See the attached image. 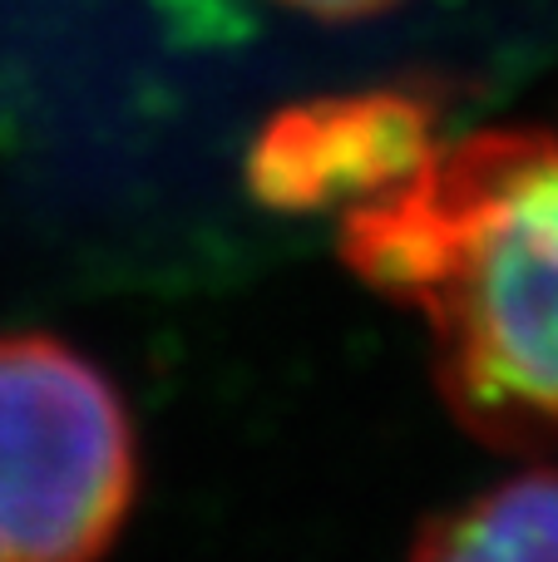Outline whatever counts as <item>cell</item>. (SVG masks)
<instances>
[{
  "label": "cell",
  "mask_w": 558,
  "mask_h": 562,
  "mask_svg": "<svg viewBox=\"0 0 558 562\" xmlns=\"http://www.w3.org/2000/svg\"><path fill=\"white\" fill-rule=\"evenodd\" d=\"M277 5H292L312 20H366V15L391 10L395 0H277Z\"/></svg>",
  "instance_id": "5b68a950"
},
{
  "label": "cell",
  "mask_w": 558,
  "mask_h": 562,
  "mask_svg": "<svg viewBox=\"0 0 558 562\" xmlns=\"http://www.w3.org/2000/svg\"><path fill=\"white\" fill-rule=\"evenodd\" d=\"M342 262L425 321L435 385L475 439L558 445V119L440 138L342 213Z\"/></svg>",
  "instance_id": "6da1fadb"
},
{
  "label": "cell",
  "mask_w": 558,
  "mask_h": 562,
  "mask_svg": "<svg viewBox=\"0 0 558 562\" xmlns=\"http://www.w3.org/2000/svg\"><path fill=\"white\" fill-rule=\"evenodd\" d=\"M138 479V429L104 366L49 330H0V562H99Z\"/></svg>",
  "instance_id": "7a4b0ae2"
},
{
  "label": "cell",
  "mask_w": 558,
  "mask_h": 562,
  "mask_svg": "<svg viewBox=\"0 0 558 562\" xmlns=\"http://www.w3.org/2000/svg\"><path fill=\"white\" fill-rule=\"evenodd\" d=\"M435 144L440 99L415 85L306 99L263 124L247 188L277 213H351L405 183Z\"/></svg>",
  "instance_id": "3957f363"
},
{
  "label": "cell",
  "mask_w": 558,
  "mask_h": 562,
  "mask_svg": "<svg viewBox=\"0 0 558 562\" xmlns=\"http://www.w3.org/2000/svg\"><path fill=\"white\" fill-rule=\"evenodd\" d=\"M411 562H558V464L520 469L431 514Z\"/></svg>",
  "instance_id": "277c9868"
}]
</instances>
